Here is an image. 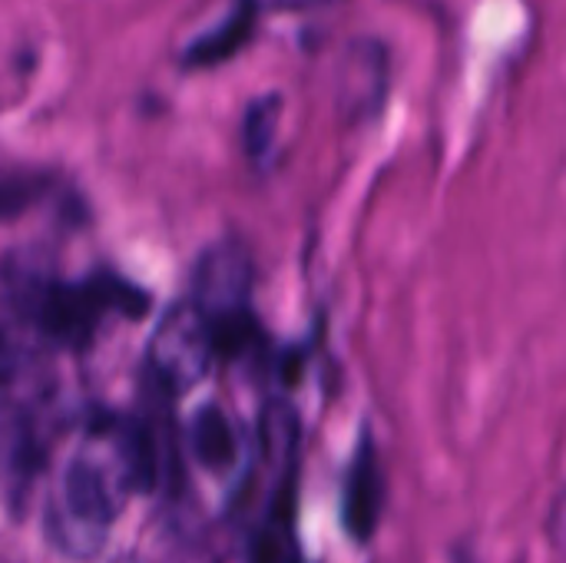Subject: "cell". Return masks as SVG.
<instances>
[{"label":"cell","mask_w":566,"mask_h":563,"mask_svg":"<svg viewBox=\"0 0 566 563\" xmlns=\"http://www.w3.org/2000/svg\"><path fill=\"white\" fill-rule=\"evenodd\" d=\"M126 488H133V481L123 465L109 468L93 455L73 458L60 484V501L46 514L53 544L70 557H93L119 514Z\"/></svg>","instance_id":"cell-1"},{"label":"cell","mask_w":566,"mask_h":563,"mask_svg":"<svg viewBox=\"0 0 566 563\" xmlns=\"http://www.w3.org/2000/svg\"><path fill=\"white\" fill-rule=\"evenodd\" d=\"M216 358L219 348L209 315L192 299L169 305L149 338V368L156 382L166 392H189L209 375Z\"/></svg>","instance_id":"cell-2"},{"label":"cell","mask_w":566,"mask_h":563,"mask_svg":"<svg viewBox=\"0 0 566 563\" xmlns=\"http://www.w3.org/2000/svg\"><path fill=\"white\" fill-rule=\"evenodd\" d=\"M252 295V256L239 242H216L206 249L192 272V302L209 322H226L249 312Z\"/></svg>","instance_id":"cell-3"},{"label":"cell","mask_w":566,"mask_h":563,"mask_svg":"<svg viewBox=\"0 0 566 563\" xmlns=\"http://www.w3.org/2000/svg\"><path fill=\"white\" fill-rule=\"evenodd\" d=\"M388 90V60L385 50L371 40H358L342 53V83L338 100L342 113L355 123L378 113Z\"/></svg>","instance_id":"cell-4"},{"label":"cell","mask_w":566,"mask_h":563,"mask_svg":"<svg viewBox=\"0 0 566 563\" xmlns=\"http://www.w3.org/2000/svg\"><path fill=\"white\" fill-rule=\"evenodd\" d=\"M385 504V481L375 448L365 441L352 461L348 484H345V524L358 541H368L378 528V514Z\"/></svg>","instance_id":"cell-5"},{"label":"cell","mask_w":566,"mask_h":563,"mask_svg":"<svg viewBox=\"0 0 566 563\" xmlns=\"http://www.w3.org/2000/svg\"><path fill=\"white\" fill-rule=\"evenodd\" d=\"M189 448L209 471H226L239 458V435L222 408H202L189 425Z\"/></svg>","instance_id":"cell-6"},{"label":"cell","mask_w":566,"mask_h":563,"mask_svg":"<svg viewBox=\"0 0 566 563\" xmlns=\"http://www.w3.org/2000/svg\"><path fill=\"white\" fill-rule=\"evenodd\" d=\"M279 96H269V100H259L249 106L245 113V149L259 159L269 146H272V136L279 129Z\"/></svg>","instance_id":"cell-7"},{"label":"cell","mask_w":566,"mask_h":563,"mask_svg":"<svg viewBox=\"0 0 566 563\" xmlns=\"http://www.w3.org/2000/svg\"><path fill=\"white\" fill-rule=\"evenodd\" d=\"M249 33V17L242 13V17H235L232 23H226L222 27V33H212V37H206L199 46H192V53H189V60L192 63H212V60H222L226 53H232L239 43H242V37Z\"/></svg>","instance_id":"cell-8"},{"label":"cell","mask_w":566,"mask_h":563,"mask_svg":"<svg viewBox=\"0 0 566 563\" xmlns=\"http://www.w3.org/2000/svg\"><path fill=\"white\" fill-rule=\"evenodd\" d=\"M275 7H322V3H332V0H269Z\"/></svg>","instance_id":"cell-9"}]
</instances>
